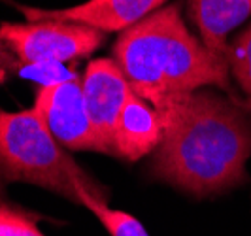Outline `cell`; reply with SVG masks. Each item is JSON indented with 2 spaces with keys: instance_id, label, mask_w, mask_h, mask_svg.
Here are the masks:
<instances>
[{
  "instance_id": "6da1fadb",
  "label": "cell",
  "mask_w": 251,
  "mask_h": 236,
  "mask_svg": "<svg viewBox=\"0 0 251 236\" xmlns=\"http://www.w3.org/2000/svg\"><path fill=\"white\" fill-rule=\"evenodd\" d=\"M163 138L151 174L195 197L230 191L246 182L251 113L232 99L199 89L153 104Z\"/></svg>"
},
{
  "instance_id": "7a4b0ae2",
  "label": "cell",
  "mask_w": 251,
  "mask_h": 236,
  "mask_svg": "<svg viewBox=\"0 0 251 236\" xmlns=\"http://www.w3.org/2000/svg\"><path fill=\"white\" fill-rule=\"evenodd\" d=\"M179 8V4L163 6L117 38L113 61L132 91L153 106L174 95L219 87L242 104L230 87L228 64L191 34Z\"/></svg>"
},
{
  "instance_id": "3957f363",
  "label": "cell",
  "mask_w": 251,
  "mask_h": 236,
  "mask_svg": "<svg viewBox=\"0 0 251 236\" xmlns=\"http://www.w3.org/2000/svg\"><path fill=\"white\" fill-rule=\"evenodd\" d=\"M0 180L44 187L81 206L89 195L108 204L110 193L66 153L40 113L0 110ZM83 208V206H81Z\"/></svg>"
},
{
  "instance_id": "277c9868",
  "label": "cell",
  "mask_w": 251,
  "mask_h": 236,
  "mask_svg": "<svg viewBox=\"0 0 251 236\" xmlns=\"http://www.w3.org/2000/svg\"><path fill=\"white\" fill-rule=\"evenodd\" d=\"M104 40L106 32L102 30L61 19L0 25V42L17 57L19 64L81 59L95 53Z\"/></svg>"
},
{
  "instance_id": "5b68a950",
  "label": "cell",
  "mask_w": 251,
  "mask_h": 236,
  "mask_svg": "<svg viewBox=\"0 0 251 236\" xmlns=\"http://www.w3.org/2000/svg\"><path fill=\"white\" fill-rule=\"evenodd\" d=\"M34 110L64 149L108 153L106 144L89 115L81 79L40 87L36 91Z\"/></svg>"
},
{
  "instance_id": "8992f818",
  "label": "cell",
  "mask_w": 251,
  "mask_h": 236,
  "mask_svg": "<svg viewBox=\"0 0 251 236\" xmlns=\"http://www.w3.org/2000/svg\"><path fill=\"white\" fill-rule=\"evenodd\" d=\"M81 87L93 125L97 127L102 142L106 144L108 153L115 155V123L128 97L134 91L113 59H95L89 62L85 74L81 78Z\"/></svg>"
},
{
  "instance_id": "52a82bcc",
  "label": "cell",
  "mask_w": 251,
  "mask_h": 236,
  "mask_svg": "<svg viewBox=\"0 0 251 236\" xmlns=\"http://www.w3.org/2000/svg\"><path fill=\"white\" fill-rule=\"evenodd\" d=\"M166 0H87L64 10H38L17 6L28 21L61 19L93 26L102 32H123L150 13L163 8Z\"/></svg>"
},
{
  "instance_id": "ba28073f",
  "label": "cell",
  "mask_w": 251,
  "mask_h": 236,
  "mask_svg": "<svg viewBox=\"0 0 251 236\" xmlns=\"http://www.w3.org/2000/svg\"><path fill=\"white\" fill-rule=\"evenodd\" d=\"M163 138L159 113L148 100L132 93L117 117L113 131L115 157L136 162L155 151Z\"/></svg>"
},
{
  "instance_id": "9c48e42d",
  "label": "cell",
  "mask_w": 251,
  "mask_h": 236,
  "mask_svg": "<svg viewBox=\"0 0 251 236\" xmlns=\"http://www.w3.org/2000/svg\"><path fill=\"white\" fill-rule=\"evenodd\" d=\"M187 10L204 46L228 64L226 36L251 15V0H187Z\"/></svg>"
},
{
  "instance_id": "30bf717a",
  "label": "cell",
  "mask_w": 251,
  "mask_h": 236,
  "mask_svg": "<svg viewBox=\"0 0 251 236\" xmlns=\"http://www.w3.org/2000/svg\"><path fill=\"white\" fill-rule=\"evenodd\" d=\"M226 61L242 93V106L251 113V23L228 44Z\"/></svg>"
},
{
  "instance_id": "8fae6325",
  "label": "cell",
  "mask_w": 251,
  "mask_h": 236,
  "mask_svg": "<svg viewBox=\"0 0 251 236\" xmlns=\"http://www.w3.org/2000/svg\"><path fill=\"white\" fill-rule=\"evenodd\" d=\"M81 206L87 208L95 217L104 225V229L110 233V236H150L144 225L138 219L126 211L110 208L108 204H102L93 197L85 195L81 199Z\"/></svg>"
},
{
  "instance_id": "7c38bea8",
  "label": "cell",
  "mask_w": 251,
  "mask_h": 236,
  "mask_svg": "<svg viewBox=\"0 0 251 236\" xmlns=\"http://www.w3.org/2000/svg\"><path fill=\"white\" fill-rule=\"evenodd\" d=\"M17 74L26 79H32L42 87L61 85L66 81H75L79 76L74 68L66 66L64 62H32V64H19Z\"/></svg>"
},
{
  "instance_id": "4fadbf2b",
  "label": "cell",
  "mask_w": 251,
  "mask_h": 236,
  "mask_svg": "<svg viewBox=\"0 0 251 236\" xmlns=\"http://www.w3.org/2000/svg\"><path fill=\"white\" fill-rule=\"evenodd\" d=\"M36 221L38 215L0 200V236H46Z\"/></svg>"
}]
</instances>
